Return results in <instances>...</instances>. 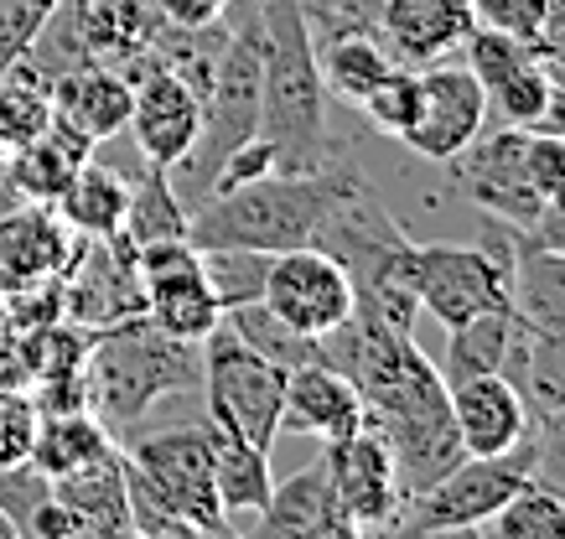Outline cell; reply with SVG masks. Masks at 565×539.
Here are the masks:
<instances>
[{"label":"cell","instance_id":"obj_1","mask_svg":"<svg viewBox=\"0 0 565 539\" xmlns=\"http://www.w3.org/2000/svg\"><path fill=\"white\" fill-rule=\"evenodd\" d=\"M369 187L353 166H327V172H265L239 187L207 192L188 218V239L198 249H301L317 239L322 218L348 192Z\"/></svg>","mask_w":565,"mask_h":539},{"label":"cell","instance_id":"obj_2","mask_svg":"<svg viewBox=\"0 0 565 539\" xmlns=\"http://www.w3.org/2000/svg\"><path fill=\"white\" fill-rule=\"evenodd\" d=\"M265 57H259V136L275 145V172H327L338 145L327 130V88L301 0H259Z\"/></svg>","mask_w":565,"mask_h":539},{"label":"cell","instance_id":"obj_3","mask_svg":"<svg viewBox=\"0 0 565 539\" xmlns=\"http://www.w3.org/2000/svg\"><path fill=\"white\" fill-rule=\"evenodd\" d=\"M192 389H203V343L161 332L151 316H130L88 337L84 395L115 441L136 431L156 400Z\"/></svg>","mask_w":565,"mask_h":539},{"label":"cell","instance_id":"obj_4","mask_svg":"<svg viewBox=\"0 0 565 539\" xmlns=\"http://www.w3.org/2000/svg\"><path fill=\"white\" fill-rule=\"evenodd\" d=\"M317 249H327L343 265L353 285V312L374 316L394 332H411L420 322V297H415V239L390 218L369 187L348 192L338 208L317 228Z\"/></svg>","mask_w":565,"mask_h":539},{"label":"cell","instance_id":"obj_5","mask_svg":"<svg viewBox=\"0 0 565 539\" xmlns=\"http://www.w3.org/2000/svg\"><path fill=\"white\" fill-rule=\"evenodd\" d=\"M203 395H207V420L213 425L244 435L255 446H275L280 441L286 368L259 358L223 322L203 337Z\"/></svg>","mask_w":565,"mask_h":539},{"label":"cell","instance_id":"obj_6","mask_svg":"<svg viewBox=\"0 0 565 539\" xmlns=\"http://www.w3.org/2000/svg\"><path fill=\"white\" fill-rule=\"evenodd\" d=\"M534 467V441L524 435L514 452L498 456H462L457 467L436 477L430 487L411 493L399 508L394 529H415V535H478L493 519L503 498L514 493Z\"/></svg>","mask_w":565,"mask_h":539},{"label":"cell","instance_id":"obj_7","mask_svg":"<svg viewBox=\"0 0 565 539\" xmlns=\"http://www.w3.org/2000/svg\"><path fill=\"white\" fill-rule=\"evenodd\" d=\"M120 456L151 483L156 498L182 514L198 535H234V524L218 504L213 487V462H207V425H172L156 435H120Z\"/></svg>","mask_w":565,"mask_h":539},{"label":"cell","instance_id":"obj_8","mask_svg":"<svg viewBox=\"0 0 565 539\" xmlns=\"http://www.w3.org/2000/svg\"><path fill=\"white\" fill-rule=\"evenodd\" d=\"M415 297H420V312L446 332L482 312L514 306L509 265L488 244H415Z\"/></svg>","mask_w":565,"mask_h":539},{"label":"cell","instance_id":"obj_9","mask_svg":"<svg viewBox=\"0 0 565 539\" xmlns=\"http://www.w3.org/2000/svg\"><path fill=\"white\" fill-rule=\"evenodd\" d=\"M130 316H146V285L136 270V244L125 234L84 239L63 270V322L84 327L88 337L120 327Z\"/></svg>","mask_w":565,"mask_h":539},{"label":"cell","instance_id":"obj_10","mask_svg":"<svg viewBox=\"0 0 565 539\" xmlns=\"http://www.w3.org/2000/svg\"><path fill=\"white\" fill-rule=\"evenodd\" d=\"M446 166L457 172L462 192L488 213V218L514 224V228L540 224L545 197H540L530 182V130H519V125L488 130V125H482V136L472 140L467 151H457Z\"/></svg>","mask_w":565,"mask_h":539},{"label":"cell","instance_id":"obj_11","mask_svg":"<svg viewBox=\"0 0 565 539\" xmlns=\"http://www.w3.org/2000/svg\"><path fill=\"white\" fill-rule=\"evenodd\" d=\"M136 270L146 285V316L172 337L203 343L223 322V306L207 291L203 255L192 239H151L136 244Z\"/></svg>","mask_w":565,"mask_h":539},{"label":"cell","instance_id":"obj_12","mask_svg":"<svg viewBox=\"0 0 565 539\" xmlns=\"http://www.w3.org/2000/svg\"><path fill=\"white\" fill-rule=\"evenodd\" d=\"M322 462L327 477H332V493H338V504H343L348 524H353V535H379V529L399 524L405 483H399L390 441L374 425H359V431L327 441Z\"/></svg>","mask_w":565,"mask_h":539},{"label":"cell","instance_id":"obj_13","mask_svg":"<svg viewBox=\"0 0 565 539\" xmlns=\"http://www.w3.org/2000/svg\"><path fill=\"white\" fill-rule=\"evenodd\" d=\"M488 88L472 78L467 63H426L420 68V105H415V120L405 125V145H411L420 161H451L457 151H467L472 140L482 136L488 125Z\"/></svg>","mask_w":565,"mask_h":539},{"label":"cell","instance_id":"obj_14","mask_svg":"<svg viewBox=\"0 0 565 539\" xmlns=\"http://www.w3.org/2000/svg\"><path fill=\"white\" fill-rule=\"evenodd\" d=\"M259 301L286 327L307 332V337H322V332H332L338 322L353 316V285H348L343 265L317 244L270 255V276H265V297Z\"/></svg>","mask_w":565,"mask_h":539},{"label":"cell","instance_id":"obj_15","mask_svg":"<svg viewBox=\"0 0 565 539\" xmlns=\"http://www.w3.org/2000/svg\"><path fill=\"white\" fill-rule=\"evenodd\" d=\"M136 99H130V140L136 151L151 166H167L172 172L177 161L192 151V140L203 130V99L192 94L188 78H177L167 63H156L151 73H140L136 84Z\"/></svg>","mask_w":565,"mask_h":539},{"label":"cell","instance_id":"obj_16","mask_svg":"<svg viewBox=\"0 0 565 539\" xmlns=\"http://www.w3.org/2000/svg\"><path fill=\"white\" fill-rule=\"evenodd\" d=\"M446 400H451V420H457L467 456L514 452L519 441L530 435L534 410L524 405L519 384L503 379V374H478V379L446 384Z\"/></svg>","mask_w":565,"mask_h":539},{"label":"cell","instance_id":"obj_17","mask_svg":"<svg viewBox=\"0 0 565 539\" xmlns=\"http://www.w3.org/2000/svg\"><path fill=\"white\" fill-rule=\"evenodd\" d=\"M472 26V0H379V42L405 68L462 53Z\"/></svg>","mask_w":565,"mask_h":539},{"label":"cell","instance_id":"obj_18","mask_svg":"<svg viewBox=\"0 0 565 539\" xmlns=\"http://www.w3.org/2000/svg\"><path fill=\"white\" fill-rule=\"evenodd\" d=\"M255 535H265V539H353V524H348L343 504H338V493H332L322 452L311 456L307 467H296L291 477L270 483V498L259 508Z\"/></svg>","mask_w":565,"mask_h":539},{"label":"cell","instance_id":"obj_19","mask_svg":"<svg viewBox=\"0 0 565 539\" xmlns=\"http://www.w3.org/2000/svg\"><path fill=\"white\" fill-rule=\"evenodd\" d=\"M84 234L63 224L57 203H17L0 213V285L63 276Z\"/></svg>","mask_w":565,"mask_h":539},{"label":"cell","instance_id":"obj_20","mask_svg":"<svg viewBox=\"0 0 565 539\" xmlns=\"http://www.w3.org/2000/svg\"><path fill=\"white\" fill-rule=\"evenodd\" d=\"M359 425H363V400L338 368H327L322 358H317V364H301L286 374L280 435H311V441L327 446V441L359 431Z\"/></svg>","mask_w":565,"mask_h":539},{"label":"cell","instance_id":"obj_21","mask_svg":"<svg viewBox=\"0 0 565 539\" xmlns=\"http://www.w3.org/2000/svg\"><path fill=\"white\" fill-rule=\"evenodd\" d=\"M88 157H94V140L78 125L63 120V115H52L32 140H21L17 151L6 157V176H11L21 203H57L63 187L73 182V172Z\"/></svg>","mask_w":565,"mask_h":539},{"label":"cell","instance_id":"obj_22","mask_svg":"<svg viewBox=\"0 0 565 539\" xmlns=\"http://www.w3.org/2000/svg\"><path fill=\"white\" fill-rule=\"evenodd\" d=\"M524 348H530V327L519 322L514 306L503 312H482L462 327H451L441 353V379H478V374H503V379H519V364H524Z\"/></svg>","mask_w":565,"mask_h":539},{"label":"cell","instance_id":"obj_23","mask_svg":"<svg viewBox=\"0 0 565 539\" xmlns=\"http://www.w3.org/2000/svg\"><path fill=\"white\" fill-rule=\"evenodd\" d=\"M130 99H136L130 78L120 68H109V63H84V68L52 78V115L78 125L94 145L120 136L130 125Z\"/></svg>","mask_w":565,"mask_h":539},{"label":"cell","instance_id":"obj_24","mask_svg":"<svg viewBox=\"0 0 565 539\" xmlns=\"http://www.w3.org/2000/svg\"><path fill=\"white\" fill-rule=\"evenodd\" d=\"M509 301L530 332L565 327V244H545L514 228V260H509Z\"/></svg>","mask_w":565,"mask_h":539},{"label":"cell","instance_id":"obj_25","mask_svg":"<svg viewBox=\"0 0 565 539\" xmlns=\"http://www.w3.org/2000/svg\"><path fill=\"white\" fill-rule=\"evenodd\" d=\"M207 425V462H213V487H218V504L228 514V524L239 529V519L255 524L265 498H270V446H255V441H244V435L223 431L213 420L203 416Z\"/></svg>","mask_w":565,"mask_h":539},{"label":"cell","instance_id":"obj_26","mask_svg":"<svg viewBox=\"0 0 565 539\" xmlns=\"http://www.w3.org/2000/svg\"><path fill=\"white\" fill-rule=\"evenodd\" d=\"M52 493L73 508L84 539H125L130 535V498H125V462L120 446L78 472L52 477Z\"/></svg>","mask_w":565,"mask_h":539},{"label":"cell","instance_id":"obj_27","mask_svg":"<svg viewBox=\"0 0 565 539\" xmlns=\"http://www.w3.org/2000/svg\"><path fill=\"white\" fill-rule=\"evenodd\" d=\"M125 208H130V182H125L104 157H88L84 166L73 172L68 187H63V197H57L63 224H68L73 234H84V239H109V234H120Z\"/></svg>","mask_w":565,"mask_h":539},{"label":"cell","instance_id":"obj_28","mask_svg":"<svg viewBox=\"0 0 565 539\" xmlns=\"http://www.w3.org/2000/svg\"><path fill=\"white\" fill-rule=\"evenodd\" d=\"M120 446L109 425H104L94 410H52V416L36 420V435H32V467H42L47 477H63V472H78L88 462H99Z\"/></svg>","mask_w":565,"mask_h":539},{"label":"cell","instance_id":"obj_29","mask_svg":"<svg viewBox=\"0 0 565 539\" xmlns=\"http://www.w3.org/2000/svg\"><path fill=\"white\" fill-rule=\"evenodd\" d=\"M317 47V73H322L327 99L359 109L363 94L394 68L390 47L369 32H348V36H327V42H311Z\"/></svg>","mask_w":565,"mask_h":539},{"label":"cell","instance_id":"obj_30","mask_svg":"<svg viewBox=\"0 0 565 539\" xmlns=\"http://www.w3.org/2000/svg\"><path fill=\"white\" fill-rule=\"evenodd\" d=\"M188 218L167 166H146L130 182V208H125V239L130 244H151V239H188Z\"/></svg>","mask_w":565,"mask_h":539},{"label":"cell","instance_id":"obj_31","mask_svg":"<svg viewBox=\"0 0 565 539\" xmlns=\"http://www.w3.org/2000/svg\"><path fill=\"white\" fill-rule=\"evenodd\" d=\"M478 535H488V539H565V498L555 487L540 483V477H524Z\"/></svg>","mask_w":565,"mask_h":539},{"label":"cell","instance_id":"obj_32","mask_svg":"<svg viewBox=\"0 0 565 539\" xmlns=\"http://www.w3.org/2000/svg\"><path fill=\"white\" fill-rule=\"evenodd\" d=\"M223 327H234V337L239 343H249V348L259 353V358H270V364H280L286 374L301 364H317L322 353H317V337H307V332L286 327L280 316L265 306V301H244V306H228L223 312Z\"/></svg>","mask_w":565,"mask_h":539},{"label":"cell","instance_id":"obj_33","mask_svg":"<svg viewBox=\"0 0 565 539\" xmlns=\"http://www.w3.org/2000/svg\"><path fill=\"white\" fill-rule=\"evenodd\" d=\"M519 395L534 416L565 410V327L561 332H530V348L519 364Z\"/></svg>","mask_w":565,"mask_h":539},{"label":"cell","instance_id":"obj_34","mask_svg":"<svg viewBox=\"0 0 565 539\" xmlns=\"http://www.w3.org/2000/svg\"><path fill=\"white\" fill-rule=\"evenodd\" d=\"M198 255H203L207 291H213V301H218L223 312L265 297L270 255H259V249H198Z\"/></svg>","mask_w":565,"mask_h":539},{"label":"cell","instance_id":"obj_35","mask_svg":"<svg viewBox=\"0 0 565 539\" xmlns=\"http://www.w3.org/2000/svg\"><path fill=\"white\" fill-rule=\"evenodd\" d=\"M550 88H555V78H550L545 57L534 53L530 63H519L509 78L498 88H488V109H498V120L503 125H519V130H540V120H545V105H550Z\"/></svg>","mask_w":565,"mask_h":539},{"label":"cell","instance_id":"obj_36","mask_svg":"<svg viewBox=\"0 0 565 539\" xmlns=\"http://www.w3.org/2000/svg\"><path fill=\"white\" fill-rule=\"evenodd\" d=\"M415 105H420V68H405V63H394L384 78H379L369 94H363L359 115L369 120V130L379 136H405V125L415 120Z\"/></svg>","mask_w":565,"mask_h":539},{"label":"cell","instance_id":"obj_37","mask_svg":"<svg viewBox=\"0 0 565 539\" xmlns=\"http://www.w3.org/2000/svg\"><path fill=\"white\" fill-rule=\"evenodd\" d=\"M125 498H130V535H140V539H198V529H192L167 498H156L151 483H146L130 462H125Z\"/></svg>","mask_w":565,"mask_h":539},{"label":"cell","instance_id":"obj_38","mask_svg":"<svg viewBox=\"0 0 565 539\" xmlns=\"http://www.w3.org/2000/svg\"><path fill=\"white\" fill-rule=\"evenodd\" d=\"M472 21L519 42H540L550 32V0H472Z\"/></svg>","mask_w":565,"mask_h":539},{"label":"cell","instance_id":"obj_39","mask_svg":"<svg viewBox=\"0 0 565 539\" xmlns=\"http://www.w3.org/2000/svg\"><path fill=\"white\" fill-rule=\"evenodd\" d=\"M52 498V477L32 462H11V467H0V514L17 524V535H26V524L32 514Z\"/></svg>","mask_w":565,"mask_h":539},{"label":"cell","instance_id":"obj_40","mask_svg":"<svg viewBox=\"0 0 565 539\" xmlns=\"http://www.w3.org/2000/svg\"><path fill=\"white\" fill-rule=\"evenodd\" d=\"M36 420H42V410L32 405L26 389H0V467L32 456Z\"/></svg>","mask_w":565,"mask_h":539},{"label":"cell","instance_id":"obj_41","mask_svg":"<svg viewBox=\"0 0 565 539\" xmlns=\"http://www.w3.org/2000/svg\"><path fill=\"white\" fill-rule=\"evenodd\" d=\"M530 441H534V467L530 477H540L545 487H555L565 498V410H545L530 420Z\"/></svg>","mask_w":565,"mask_h":539},{"label":"cell","instance_id":"obj_42","mask_svg":"<svg viewBox=\"0 0 565 539\" xmlns=\"http://www.w3.org/2000/svg\"><path fill=\"white\" fill-rule=\"evenodd\" d=\"M21 539H84V529H78V519H73V508L52 493L47 504L32 514V524H26V535Z\"/></svg>","mask_w":565,"mask_h":539},{"label":"cell","instance_id":"obj_43","mask_svg":"<svg viewBox=\"0 0 565 539\" xmlns=\"http://www.w3.org/2000/svg\"><path fill=\"white\" fill-rule=\"evenodd\" d=\"M228 6H234V0H161L167 21H177V26H207V21H218Z\"/></svg>","mask_w":565,"mask_h":539},{"label":"cell","instance_id":"obj_44","mask_svg":"<svg viewBox=\"0 0 565 539\" xmlns=\"http://www.w3.org/2000/svg\"><path fill=\"white\" fill-rule=\"evenodd\" d=\"M540 130H550V136H565V84L555 78V88H550V105H545V120H540Z\"/></svg>","mask_w":565,"mask_h":539},{"label":"cell","instance_id":"obj_45","mask_svg":"<svg viewBox=\"0 0 565 539\" xmlns=\"http://www.w3.org/2000/svg\"><path fill=\"white\" fill-rule=\"evenodd\" d=\"M21 197H17V187H11V176H6V166H0V213L6 208H17Z\"/></svg>","mask_w":565,"mask_h":539},{"label":"cell","instance_id":"obj_46","mask_svg":"<svg viewBox=\"0 0 565 539\" xmlns=\"http://www.w3.org/2000/svg\"><path fill=\"white\" fill-rule=\"evenodd\" d=\"M550 32H565V0H550Z\"/></svg>","mask_w":565,"mask_h":539},{"label":"cell","instance_id":"obj_47","mask_svg":"<svg viewBox=\"0 0 565 539\" xmlns=\"http://www.w3.org/2000/svg\"><path fill=\"white\" fill-rule=\"evenodd\" d=\"M545 208H555V213H561V218H565V182H561V192H555V197H550Z\"/></svg>","mask_w":565,"mask_h":539},{"label":"cell","instance_id":"obj_48","mask_svg":"<svg viewBox=\"0 0 565 539\" xmlns=\"http://www.w3.org/2000/svg\"><path fill=\"white\" fill-rule=\"evenodd\" d=\"M0 539H21V535H17V524L6 519V514H0Z\"/></svg>","mask_w":565,"mask_h":539},{"label":"cell","instance_id":"obj_49","mask_svg":"<svg viewBox=\"0 0 565 539\" xmlns=\"http://www.w3.org/2000/svg\"><path fill=\"white\" fill-rule=\"evenodd\" d=\"M6 157H11V140H6V130H0V166H6Z\"/></svg>","mask_w":565,"mask_h":539},{"label":"cell","instance_id":"obj_50","mask_svg":"<svg viewBox=\"0 0 565 539\" xmlns=\"http://www.w3.org/2000/svg\"><path fill=\"white\" fill-rule=\"evenodd\" d=\"M0 332H6V285H0Z\"/></svg>","mask_w":565,"mask_h":539}]
</instances>
